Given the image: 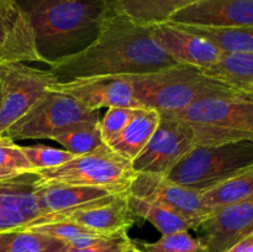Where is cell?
Wrapping results in <instances>:
<instances>
[{"mask_svg":"<svg viewBox=\"0 0 253 252\" xmlns=\"http://www.w3.org/2000/svg\"><path fill=\"white\" fill-rule=\"evenodd\" d=\"M177 64L153 39L152 27L136 24L114 7L85 48L48 67L59 82H68L90 77L142 76Z\"/></svg>","mask_w":253,"mask_h":252,"instance_id":"cell-1","label":"cell"},{"mask_svg":"<svg viewBox=\"0 0 253 252\" xmlns=\"http://www.w3.org/2000/svg\"><path fill=\"white\" fill-rule=\"evenodd\" d=\"M34 31L44 64L85 48L96 37L113 0H16Z\"/></svg>","mask_w":253,"mask_h":252,"instance_id":"cell-2","label":"cell"},{"mask_svg":"<svg viewBox=\"0 0 253 252\" xmlns=\"http://www.w3.org/2000/svg\"><path fill=\"white\" fill-rule=\"evenodd\" d=\"M166 115L189 124L198 146L253 141L252 91L231 86L199 99L179 113Z\"/></svg>","mask_w":253,"mask_h":252,"instance_id":"cell-3","label":"cell"},{"mask_svg":"<svg viewBox=\"0 0 253 252\" xmlns=\"http://www.w3.org/2000/svg\"><path fill=\"white\" fill-rule=\"evenodd\" d=\"M128 79L138 103L160 114L179 113L204 96L231 88L207 76L202 69L184 64Z\"/></svg>","mask_w":253,"mask_h":252,"instance_id":"cell-4","label":"cell"},{"mask_svg":"<svg viewBox=\"0 0 253 252\" xmlns=\"http://www.w3.org/2000/svg\"><path fill=\"white\" fill-rule=\"evenodd\" d=\"M253 167V141L198 146L167 174L173 182L207 190Z\"/></svg>","mask_w":253,"mask_h":252,"instance_id":"cell-5","label":"cell"},{"mask_svg":"<svg viewBox=\"0 0 253 252\" xmlns=\"http://www.w3.org/2000/svg\"><path fill=\"white\" fill-rule=\"evenodd\" d=\"M37 174L44 183L99 187L124 193L128 190L136 173L131 161L103 143L59 167L39 170Z\"/></svg>","mask_w":253,"mask_h":252,"instance_id":"cell-6","label":"cell"},{"mask_svg":"<svg viewBox=\"0 0 253 252\" xmlns=\"http://www.w3.org/2000/svg\"><path fill=\"white\" fill-rule=\"evenodd\" d=\"M99 111L82 106L68 94L49 89L2 135L11 140L51 138L58 128L79 121H98Z\"/></svg>","mask_w":253,"mask_h":252,"instance_id":"cell-7","label":"cell"},{"mask_svg":"<svg viewBox=\"0 0 253 252\" xmlns=\"http://www.w3.org/2000/svg\"><path fill=\"white\" fill-rule=\"evenodd\" d=\"M0 79L2 83L0 135L59 82L49 69L34 68L26 63H0Z\"/></svg>","mask_w":253,"mask_h":252,"instance_id":"cell-8","label":"cell"},{"mask_svg":"<svg viewBox=\"0 0 253 252\" xmlns=\"http://www.w3.org/2000/svg\"><path fill=\"white\" fill-rule=\"evenodd\" d=\"M195 145L194 131L189 124L162 114L152 137L131 162L133 172L167 175Z\"/></svg>","mask_w":253,"mask_h":252,"instance_id":"cell-9","label":"cell"},{"mask_svg":"<svg viewBox=\"0 0 253 252\" xmlns=\"http://www.w3.org/2000/svg\"><path fill=\"white\" fill-rule=\"evenodd\" d=\"M127 193L169 208L197 222L198 226L208 217L202 204V192L178 184L167 175L136 173Z\"/></svg>","mask_w":253,"mask_h":252,"instance_id":"cell-10","label":"cell"},{"mask_svg":"<svg viewBox=\"0 0 253 252\" xmlns=\"http://www.w3.org/2000/svg\"><path fill=\"white\" fill-rule=\"evenodd\" d=\"M53 90L62 91L78 101L90 111L101 108L126 106L143 108L136 99L132 84L128 77H90L58 82L51 86Z\"/></svg>","mask_w":253,"mask_h":252,"instance_id":"cell-11","label":"cell"},{"mask_svg":"<svg viewBox=\"0 0 253 252\" xmlns=\"http://www.w3.org/2000/svg\"><path fill=\"white\" fill-rule=\"evenodd\" d=\"M35 194L39 200L42 216L29 226L43 224L76 210L108 202L120 193L106 188L44 183L39 180L35 187Z\"/></svg>","mask_w":253,"mask_h":252,"instance_id":"cell-12","label":"cell"},{"mask_svg":"<svg viewBox=\"0 0 253 252\" xmlns=\"http://www.w3.org/2000/svg\"><path fill=\"white\" fill-rule=\"evenodd\" d=\"M39 180L37 172L0 180V232L24 229L42 216L35 194Z\"/></svg>","mask_w":253,"mask_h":252,"instance_id":"cell-13","label":"cell"},{"mask_svg":"<svg viewBox=\"0 0 253 252\" xmlns=\"http://www.w3.org/2000/svg\"><path fill=\"white\" fill-rule=\"evenodd\" d=\"M197 231L207 252H226L235 242L253 232V194L209 215Z\"/></svg>","mask_w":253,"mask_h":252,"instance_id":"cell-14","label":"cell"},{"mask_svg":"<svg viewBox=\"0 0 253 252\" xmlns=\"http://www.w3.org/2000/svg\"><path fill=\"white\" fill-rule=\"evenodd\" d=\"M168 22L219 29L253 27V0H199L173 15Z\"/></svg>","mask_w":253,"mask_h":252,"instance_id":"cell-15","label":"cell"},{"mask_svg":"<svg viewBox=\"0 0 253 252\" xmlns=\"http://www.w3.org/2000/svg\"><path fill=\"white\" fill-rule=\"evenodd\" d=\"M151 27L156 42L178 64L204 71L216 63L222 54V52L208 40L190 34L169 22Z\"/></svg>","mask_w":253,"mask_h":252,"instance_id":"cell-16","label":"cell"},{"mask_svg":"<svg viewBox=\"0 0 253 252\" xmlns=\"http://www.w3.org/2000/svg\"><path fill=\"white\" fill-rule=\"evenodd\" d=\"M135 219L136 216L128 205L127 192H125L120 193L108 202L76 210L69 214L56 217L51 221L66 220V221L77 222L99 234L113 236V235L127 234L128 229L135 224Z\"/></svg>","mask_w":253,"mask_h":252,"instance_id":"cell-17","label":"cell"},{"mask_svg":"<svg viewBox=\"0 0 253 252\" xmlns=\"http://www.w3.org/2000/svg\"><path fill=\"white\" fill-rule=\"evenodd\" d=\"M0 62L43 63L31 24L19 6L11 12H0Z\"/></svg>","mask_w":253,"mask_h":252,"instance_id":"cell-18","label":"cell"},{"mask_svg":"<svg viewBox=\"0 0 253 252\" xmlns=\"http://www.w3.org/2000/svg\"><path fill=\"white\" fill-rule=\"evenodd\" d=\"M161 120V114L155 109L141 108L123 132L114 138L109 147L132 162L143 150Z\"/></svg>","mask_w":253,"mask_h":252,"instance_id":"cell-19","label":"cell"},{"mask_svg":"<svg viewBox=\"0 0 253 252\" xmlns=\"http://www.w3.org/2000/svg\"><path fill=\"white\" fill-rule=\"evenodd\" d=\"M114 7L143 26L166 24L184 7L199 0H113Z\"/></svg>","mask_w":253,"mask_h":252,"instance_id":"cell-20","label":"cell"},{"mask_svg":"<svg viewBox=\"0 0 253 252\" xmlns=\"http://www.w3.org/2000/svg\"><path fill=\"white\" fill-rule=\"evenodd\" d=\"M253 194V167L214 187L203 190L202 204L207 215L214 214L229 205L239 203Z\"/></svg>","mask_w":253,"mask_h":252,"instance_id":"cell-21","label":"cell"},{"mask_svg":"<svg viewBox=\"0 0 253 252\" xmlns=\"http://www.w3.org/2000/svg\"><path fill=\"white\" fill-rule=\"evenodd\" d=\"M127 199L133 215L152 224L162 235L198 230V227H199L197 222L192 221L179 212L157 204L155 202L133 197L128 193Z\"/></svg>","mask_w":253,"mask_h":252,"instance_id":"cell-22","label":"cell"},{"mask_svg":"<svg viewBox=\"0 0 253 252\" xmlns=\"http://www.w3.org/2000/svg\"><path fill=\"white\" fill-rule=\"evenodd\" d=\"M203 72L227 85L249 91L253 84V53L222 52L219 61Z\"/></svg>","mask_w":253,"mask_h":252,"instance_id":"cell-23","label":"cell"},{"mask_svg":"<svg viewBox=\"0 0 253 252\" xmlns=\"http://www.w3.org/2000/svg\"><path fill=\"white\" fill-rule=\"evenodd\" d=\"M175 26L208 40L221 52L253 53V27L219 29V27L192 26V25H175Z\"/></svg>","mask_w":253,"mask_h":252,"instance_id":"cell-24","label":"cell"},{"mask_svg":"<svg viewBox=\"0 0 253 252\" xmlns=\"http://www.w3.org/2000/svg\"><path fill=\"white\" fill-rule=\"evenodd\" d=\"M49 140L56 141L64 150L79 156L103 145L98 121H79L58 128Z\"/></svg>","mask_w":253,"mask_h":252,"instance_id":"cell-25","label":"cell"},{"mask_svg":"<svg viewBox=\"0 0 253 252\" xmlns=\"http://www.w3.org/2000/svg\"><path fill=\"white\" fill-rule=\"evenodd\" d=\"M61 240L27 229L0 232V252H63Z\"/></svg>","mask_w":253,"mask_h":252,"instance_id":"cell-26","label":"cell"},{"mask_svg":"<svg viewBox=\"0 0 253 252\" xmlns=\"http://www.w3.org/2000/svg\"><path fill=\"white\" fill-rule=\"evenodd\" d=\"M127 252H207V249L198 237L189 231H179L162 235L156 242H143L132 240Z\"/></svg>","mask_w":253,"mask_h":252,"instance_id":"cell-27","label":"cell"},{"mask_svg":"<svg viewBox=\"0 0 253 252\" xmlns=\"http://www.w3.org/2000/svg\"><path fill=\"white\" fill-rule=\"evenodd\" d=\"M31 231L40 232V234L47 235V236L54 237L57 240H61L66 245H71L73 242L78 241V240L83 239V237L88 236H108V235L99 234V232L94 231V230L88 229L85 226L77 224V222L66 221H49L43 222V224L32 225V226L25 227Z\"/></svg>","mask_w":253,"mask_h":252,"instance_id":"cell-28","label":"cell"},{"mask_svg":"<svg viewBox=\"0 0 253 252\" xmlns=\"http://www.w3.org/2000/svg\"><path fill=\"white\" fill-rule=\"evenodd\" d=\"M21 150L35 172L59 167L76 157V155L66 150L48 147V146L43 145L21 146Z\"/></svg>","mask_w":253,"mask_h":252,"instance_id":"cell-29","label":"cell"},{"mask_svg":"<svg viewBox=\"0 0 253 252\" xmlns=\"http://www.w3.org/2000/svg\"><path fill=\"white\" fill-rule=\"evenodd\" d=\"M140 109L141 108H126V106L109 108L103 119L99 120V130H100L103 142L108 145L114 138L118 137Z\"/></svg>","mask_w":253,"mask_h":252,"instance_id":"cell-30","label":"cell"},{"mask_svg":"<svg viewBox=\"0 0 253 252\" xmlns=\"http://www.w3.org/2000/svg\"><path fill=\"white\" fill-rule=\"evenodd\" d=\"M0 168L19 173L35 172L22 152L21 146L16 145L14 140L5 135H0Z\"/></svg>","mask_w":253,"mask_h":252,"instance_id":"cell-31","label":"cell"},{"mask_svg":"<svg viewBox=\"0 0 253 252\" xmlns=\"http://www.w3.org/2000/svg\"><path fill=\"white\" fill-rule=\"evenodd\" d=\"M132 240L127 234L101 236L96 239L90 246L83 249H72L66 245L63 252H127Z\"/></svg>","mask_w":253,"mask_h":252,"instance_id":"cell-32","label":"cell"},{"mask_svg":"<svg viewBox=\"0 0 253 252\" xmlns=\"http://www.w3.org/2000/svg\"><path fill=\"white\" fill-rule=\"evenodd\" d=\"M226 252H253V232L235 242Z\"/></svg>","mask_w":253,"mask_h":252,"instance_id":"cell-33","label":"cell"},{"mask_svg":"<svg viewBox=\"0 0 253 252\" xmlns=\"http://www.w3.org/2000/svg\"><path fill=\"white\" fill-rule=\"evenodd\" d=\"M17 9V4L14 0H0V12H11Z\"/></svg>","mask_w":253,"mask_h":252,"instance_id":"cell-34","label":"cell"},{"mask_svg":"<svg viewBox=\"0 0 253 252\" xmlns=\"http://www.w3.org/2000/svg\"><path fill=\"white\" fill-rule=\"evenodd\" d=\"M19 174H21V173L15 172V170L5 169V168H0V180H1V179H6V178L15 177V175H19Z\"/></svg>","mask_w":253,"mask_h":252,"instance_id":"cell-35","label":"cell"},{"mask_svg":"<svg viewBox=\"0 0 253 252\" xmlns=\"http://www.w3.org/2000/svg\"><path fill=\"white\" fill-rule=\"evenodd\" d=\"M1 101H2V83H1V79H0V105H1Z\"/></svg>","mask_w":253,"mask_h":252,"instance_id":"cell-36","label":"cell"},{"mask_svg":"<svg viewBox=\"0 0 253 252\" xmlns=\"http://www.w3.org/2000/svg\"><path fill=\"white\" fill-rule=\"evenodd\" d=\"M249 91H252V93H253V84H252L251 88H250V90H249Z\"/></svg>","mask_w":253,"mask_h":252,"instance_id":"cell-37","label":"cell"},{"mask_svg":"<svg viewBox=\"0 0 253 252\" xmlns=\"http://www.w3.org/2000/svg\"><path fill=\"white\" fill-rule=\"evenodd\" d=\"M14 1H16V0H14Z\"/></svg>","mask_w":253,"mask_h":252,"instance_id":"cell-38","label":"cell"},{"mask_svg":"<svg viewBox=\"0 0 253 252\" xmlns=\"http://www.w3.org/2000/svg\"><path fill=\"white\" fill-rule=\"evenodd\" d=\"M0 63H1V62H0Z\"/></svg>","mask_w":253,"mask_h":252,"instance_id":"cell-39","label":"cell"}]
</instances>
